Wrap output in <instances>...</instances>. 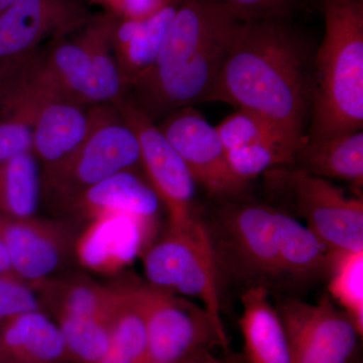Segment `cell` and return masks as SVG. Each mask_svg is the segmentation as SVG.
Listing matches in <instances>:
<instances>
[{
    "instance_id": "obj_1",
    "label": "cell",
    "mask_w": 363,
    "mask_h": 363,
    "mask_svg": "<svg viewBox=\"0 0 363 363\" xmlns=\"http://www.w3.org/2000/svg\"><path fill=\"white\" fill-rule=\"evenodd\" d=\"M315 51L291 18L240 21L206 102L264 116L298 149L311 113Z\"/></svg>"
},
{
    "instance_id": "obj_2",
    "label": "cell",
    "mask_w": 363,
    "mask_h": 363,
    "mask_svg": "<svg viewBox=\"0 0 363 363\" xmlns=\"http://www.w3.org/2000/svg\"><path fill=\"white\" fill-rule=\"evenodd\" d=\"M206 226L219 272L247 289L300 288L328 276L329 248L279 207L222 201Z\"/></svg>"
},
{
    "instance_id": "obj_3",
    "label": "cell",
    "mask_w": 363,
    "mask_h": 363,
    "mask_svg": "<svg viewBox=\"0 0 363 363\" xmlns=\"http://www.w3.org/2000/svg\"><path fill=\"white\" fill-rule=\"evenodd\" d=\"M240 21L213 0H183L156 61L126 93L156 123L206 102Z\"/></svg>"
},
{
    "instance_id": "obj_4",
    "label": "cell",
    "mask_w": 363,
    "mask_h": 363,
    "mask_svg": "<svg viewBox=\"0 0 363 363\" xmlns=\"http://www.w3.org/2000/svg\"><path fill=\"white\" fill-rule=\"evenodd\" d=\"M324 35L315 51L306 140L363 128V0H321Z\"/></svg>"
},
{
    "instance_id": "obj_5",
    "label": "cell",
    "mask_w": 363,
    "mask_h": 363,
    "mask_svg": "<svg viewBox=\"0 0 363 363\" xmlns=\"http://www.w3.org/2000/svg\"><path fill=\"white\" fill-rule=\"evenodd\" d=\"M149 285L200 301L224 329L216 255L205 221L195 215L182 225H169L161 240L142 255Z\"/></svg>"
},
{
    "instance_id": "obj_6",
    "label": "cell",
    "mask_w": 363,
    "mask_h": 363,
    "mask_svg": "<svg viewBox=\"0 0 363 363\" xmlns=\"http://www.w3.org/2000/svg\"><path fill=\"white\" fill-rule=\"evenodd\" d=\"M264 175L269 193L303 219L330 252L363 250L362 197H350L296 166L278 167Z\"/></svg>"
},
{
    "instance_id": "obj_7",
    "label": "cell",
    "mask_w": 363,
    "mask_h": 363,
    "mask_svg": "<svg viewBox=\"0 0 363 363\" xmlns=\"http://www.w3.org/2000/svg\"><path fill=\"white\" fill-rule=\"evenodd\" d=\"M138 164L140 149L135 130L113 104L98 105L87 138L63 166L40 182L42 193L52 206L66 210L88 189Z\"/></svg>"
},
{
    "instance_id": "obj_8",
    "label": "cell",
    "mask_w": 363,
    "mask_h": 363,
    "mask_svg": "<svg viewBox=\"0 0 363 363\" xmlns=\"http://www.w3.org/2000/svg\"><path fill=\"white\" fill-rule=\"evenodd\" d=\"M147 329L142 363H182L203 348L228 344L204 308L154 286L136 285Z\"/></svg>"
},
{
    "instance_id": "obj_9",
    "label": "cell",
    "mask_w": 363,
    "mask_h": 363,
    "mask_svg": "<svg viewBox=\"0 0 363 363\" xmlns=\"http://www.w3.org/2000/svg\"><path fill=\"white\" fill-rule=\"evenodd\" d=\"M90 16L75 0H16L0 13V80Z\"/></svg>"
},
{
    "instance_id": "obj_10",
    "label": "cell",
    "mask_w": 363,
    "mask_h": 363,
    "mask_svg": "<svg viewBox=\"0 0 363 363\" xmlns=\"http://www.w3.org/2000/svg\"><path fill=\"white\" fill-rule=\"evenodd\" d=\"M285 329L292 363H348L357 328L329 296L316 304L284 298L276 307Z\"/></svg>"
},
{
    "instance_id": "obj_11",
    "label": "cell",
    "mask_w": 363,
    "mask_h": 363,
    "mask_svg": "<svg viewBox=\"0 0 363 363\" xmlns=\"http://www.w3.org/2000/svg\"><path fill=\"white\" fill-rule=\"evenodd\" d=\"M157 125L185 162L196 185L211 197L231 201L247 194L250 183L234 175L216 128L194 106L173 112Z\"/></svg>"
},
{
    "instance_id": "obj_12",
    "label": "cell",
    "mask_w": 363,
    "mask_h": 363,
    "mask_svg": "<svg viewBox=\"0 0 363 363\" xmlns=\"http://www.w3.org/2000/svg\"><path fill=\"white\" fill-rule=\"evenodd\" d=\"M135 130L140 149V164L169 215V225H182L195 216V182L185 162L161 130L128 93L113 104Z\"/></svg>"
},
{
    "instance_id": "obj_13",
    "label": "cell",
    "mask_w": 363,
    "mask_h": 363,
    "mask_svg": "<svg viewBox=\"0 0 363 363\" xmlns=\"http://www.w3.org/2000/svg\"><path fill=\"white\" fill-rule=\"evenodd\" d=\"M16 116L30 121L33 154L39 164L40 182L51 176L80 147L94 118V106L55 98L0 100V116Z\"/></svg>"
},
{
    "instance_id": "obj_14",
    "label": "cell",
    "mask_w": 363,
    "mask_h": 363,
    "mask_svg": "<svg viewBox=\"0 0 363 363\" xmlns=\"http://www.w3.org/2000/svg\"><path fill=\"white\" fill-rule=\"evenodd\" d=\"M76 238L66 222L0 214V240L11 269L30 285L52 278L74 250Z\"/></svg>"
},
{
    "instance_id": "obj_15",
    "label": "cell",
    "mask_w": 363,
    "mask_h": 363,
    "mask_svg": "<svg viewBox=\"0 0 363 363\" xmlns=\"http://www.w3.org/2000/svg\"><path fill=\"white\" fill-rule=\"evenodd\" d=\"M156 222L128 214H109L88 221L77 236L74 252L82 267L116 274L142 257L152 243Z\"/></svg>"
},
{
    "instance_id": "obj_16",
    "label": "cell",
    "mask_w": 363,
    "mask_h": 363,
    "mask_svg": "<svg viewBox=\"0 0 363 363\" xmlns=\"http://www.w3.org/2000/svg\"><path fill=\"white\" fill-rule=\"evenodd\" d=\"M182 1L166 0L157 11L142 20L116 18L112 49L126 91L156 61Z\"/></svg>"
},
{
    "instance_id": "obj_17",
    "label": "cell",
    "mask_w": 363,
    "mask_h": 363,
    "mask_svg": "<svg viewBox=\"0 0 363 363\" xmlns=\"http://www.w3.org/2000/svg\"><path fill=\"white\" fill-rule=\"evenodd\" d=\"M161 201L150 185L133 169L105 179L78 196L66 208L87 221L109 214H128L156 222Z\"/></svg>"
},
{
    "instance_id": "obj_18",
    "label": "cell",
    "mask_w": 363,
    "mask_h": 363,
    "mask_svg": "<svg viewBox=\"0 0 363 363\" xmlns=\"http://www.w3.org/2000/svg\"><path fill=\"white\" fill-rule=\"evenodd\" d=\"M240 319L247 363H292L285 329L269 291L262 286L248 288L241 296Z\"/></svg>"
},
{
    "instance_id": "obj_19",
    "label": "cell",
    "mask_w": 363,
    "mask_h": 363,
    "mask_svg": "<svg viewBox=\"0 0 363 363\" xmlns=\"http://www.w3.org/2000/svg\"><path fill=\"white\" fill-rule=\"evenodd\" d=\"M0 340L14 363H72L59 325L42 310L0 324Z\"/></svg>"
},
{
    "instance_id": "obj_20",
    "label": "cell",
    "mask_w": 363,
    "mask_h": 363,
    "mask_svg": "<svg viewBox=\"0 0 363 363\" xmlns=\"http://www.w3.org/2000/svg\"><path fill=\"white\" fill-rule=\"evenodd\" d=\"M294 166L320 178L363 184L362 130L324 140H306L298 147Z\"/></svg>"
},
{
    "instance_id": "obj_21",
    "label": "cell",
    "mask_w": 363,
    "mask_h": 363,
    "mask_svg": "<svg viewBox=\"0 0 363 363\" xmlns=\"http://www.w3.org/2000/svg\"><path fill=\"white\" fill-rule=\"evenodd\" d=\"M42 306L55 317H92L111 314L116 308L118 289L100 285L92 279L72 277L50 278L33 284Z\"/></svg>"
},
{
    "instance_id": "obj_22",
    "label": "cell",
    "mask_w": 363,
    "mask_h": 363,
    "mask_svg": "<svg viewBox=\"0 0 363 363\" xmlns=\"http://www.w3.org/2000/svg\"><path fill=\"white\" fill-rule=\"evenodd\" d=\"M108 350L100 363H142L147 329L135 284L117 286Z\"/></svg>"
},
{
    "instance_id": "obj_23",
    "label": "cell",
    "mask_w": 363,
    "mask_h": 363,
    "mask_svg": "<svg viewBox=\"0 0 363 363\" xmlns=\"http://www.w3.org/2000/svg\"><path fill=\"white\" fill-rule=\"evenodd\" d=\"M40 192V167L33 150L0 164V214L11 218L35 216Z\"/></svg>"
},
{
    "instance_id": "obj_24",
    "label": "cell",
    "mask_w": 363,
    "mask_h": 363,
    "mask_svg": "<svg viewBox=\"0 0 363 363\" xmlns=\"http://www.w3.org/2000/svg\"><path fill=\"white\" fill-rule=\"evenodd\" d=\"M329 297L363 333V250L331 252Z\"/></svg>"
},
{
    "instance_id": "obj_25",
    "label": "cell",
    "mask_w": 363,
    "mask_h": 363,
    "mask_svg": "<svg viewBox=\"0 0 363 363\" xmlns=\"http://www.w3.org/2000/svg\"><path fill=\"white\" fill-rule=\"evenodd\" d=\"M114 310L101 316L56 318L72 363L101 362L108 350Z\"/></svg>"
},
{
    "instance_id": "obj_26",
    "label": "cell",
    "mask_w": 363,
    "mask_h": 363,
    "mask_svg": "<svg viewBox=\"0 0 363 363\" xmlns=\"http://www.w3.org/2000/svg\"><path fill=\"white\" fill-rule=\"evenodd\" d=\"M215 128L226 152L260 143L284 145L295 154L298 150L274 123L247 109H236Z\"/></svg>"
},
{
    "instance_id": "obj_27",
    "label": "cell",
    "mask_w": 363,
    "mask_h": 363,
    "mask_svg": "<svg viewBox=\"0 0 363 363\" xmlns=\"http://www.w3.org/2000/svg\"><path fill=\"white\" fill-rule=\"evenodd\" d=\"M295 155L289 147L274 143H260L226 152L231 171L247 183L264 175L269 169L294 166Z\"/></svg>"
},
{
    "instance_id": "obj_28",
    "label": "cell",
    "mask_w": 363,
    "mask_h": 363,
    "mask_svg": "<svg viewBox=\"0 0 363 363\" xmlns=\"http://www.w3.org/2000/svg\"><path fill=\"white\" fill-rule=\"evenodd\" d=\"M33 285L13 274H0V324L23 313L42 310Z\"/></svg>"
},
{
    "instance_id": "obj_29",
    "label": "cell",
    "mask_w": 363,
    "mask_h": 363,
    "mask_svg": "<svg viewBox=\"0 0 363 363\" xmlns=\"http://www.w3.org/2000/svg\"><path fill=\"white\" fill-rule=\"evenodd\" d=\"M241 21L292 18L298 0H213Z\"/></svg>"
},
{
    "instance_id": "obj_30",
    "label": "cell",
    "mask_w": 363,
    "mask_h": 363,
    "mask_svg": "<svg viewBox=\"0 0 363 363\" xmlns=\"http://www.w3.org/2000/svg\"><path fill=\"white\" fill-rule=\"evenodd\" d=\"M33 150V128L18 116L0 117V164Z\"/></svg>"
},
{
    "instance_id": "obj_31",
    "label": "cell",
    "mask_w": 363,
    "mask_h": 363,
    "mask_svg": "<svg viewBox=\"0 0 363 363\" xmlns=\"http://www.w3.org/2000/svg\"><path fill=\"white\" fill-rule=\"evenodd\" d=\"M119 20H142L154 13L166 0H89Z\"/></svg>"
},
{
    "instance_id": "obj_32",
    "label": "cell",
    "mask_w": 363,
    "mask_h": 363,
    "mask_svg": "<svg viewBox=\"0 0 363 363\" xmlns=\"http://www.w3.org/2000/svg\"><path fill=\"white\" fill-rule=\"evenodd\" d=\"M210 348L211 347L198 350L197 352L189 357L187 359L184 360L182 363H240L235 362V360L216 357L211 352Z\"/></svg>"
},
{
    "instance_id": "obj_33",
    "label": "cell",
    "mask_w": 363,
    "mask_h": 363,
    "mask_svg": "<svg viewBox=\"0 0 363 363\" xmlns=\"http://www.w3.org/2000/svg\"><path fill=\"white\" fill-rule=\"evenodd\" d=\"M0 274H13L11 264H9V259H7L6 250H4L1 240H0Z\"/></svg>"
},
{
    "instance_id": "obj_34",
    "label": "cell",
    "mask_w": 363,
    "mask_h": 363,
    "mask_svg": "<svg viewBox=\"0 0 363 363\" xmlns=\"http://www.w3.org/2000/svg\"><path fill=\"white\" fill-rule=\"evenodd\" d=\"M0 363H14L13 360L9 358V355H7L6 350H4L1 340H0Z\"/></svg>"
},
{
    "instance_id": "obj_35",
    "label": "cell",
    "mask_w": 363,
    "mask_h": 363,
    "mask_svg": "<svg viewBox=\"0 0 363 363\" xmlns=\"http://www.w3.org/2000/svg\"><path fill=\"white\" fill-rule=\"evenodd\" d=\"M16 0H0V13L11 6Z\"/></svg>"
}]
</instances>
